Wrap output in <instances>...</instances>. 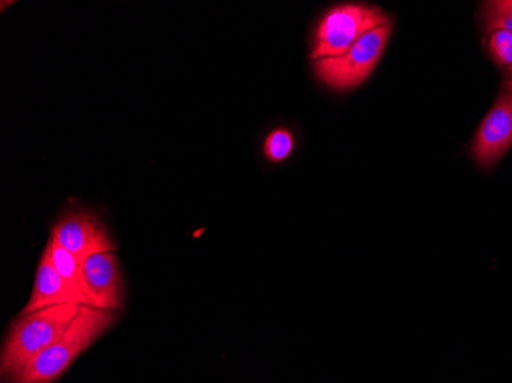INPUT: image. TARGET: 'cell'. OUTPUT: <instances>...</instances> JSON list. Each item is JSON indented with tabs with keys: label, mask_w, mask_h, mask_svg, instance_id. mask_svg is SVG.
I'll use <instances>...</instances> for the list:
<instances>
[{
	"label": "cell",
	"mask_w": 512,
	"mask_h": 383,
	"mask_svg": "<svg viewBox=\"0 0 512 383\" xmlns=\"http://www.w3.org/2000/svg\"><path fill=\"white\" fill-rule=\"evenodd\" d=\"M385 25H391L390 17L379 7L361 4L338 5L319 22L312 59L316 62L342 56L365 34Z\"/></svg>",
	"instance_id": "3957f363"
},
{
	"label": "cell",
	"mask_w": 512,
	"mask_h": 383,
	"mask_svg": "<svg viewBox=\"0 0 512 383\" xmlns=\"http://www.w3.org/2000/svg\"><path fill=\"white\" fill-rule=\"evenodd\" d=\"M79 304H60L20 313L0 354V376L11 380L43 350L56 344L79 315Z\"/></svg>",
	"instance_id": "6da1fadb"
},
{
	"label": "cell",
	"mask_w": 512,
	"mask_h": 383,
	"mask_svg": "<svg viewBox=\"0 0 512 383\" xmlns=\"http://www.w3.org/2000/svg\"><path fill=\"white\" fill-rule=\"evenodd\" d=\"M51 236L80 264L91 256L106 252L114 253L117 250L105 224L97 218V215L86 210L65 215L54 226Z\"/></svg>",
	"instance_id": "8992f818"
},
{
	"label": "cell",
	"mask_w": 512,
	"mask_h": 383,
	"mask_svg": "<svg viewBox=\"0 0 512 383\" xmlns=\"http://www.w3.org/2000/svg\"><path fill=\"white\" fill-rule=\"evenodd\" d=\"M512 148V80L502 83L491 111L471 146L473 160L483 169L493 167Z\"/></svg>",
	"instance_id": "5b68a950"
},
{
	"label": "cell",
	"mask_w": 512,
	"mask_h": 383,
	"mask_svg": "<svg viewBox=\"0 0 512 383\" xmlns=\"http://www.w3.org/2000/svg\"><path fill=\"white\" fill-rule=\"evenodd\" d=\"M117 311L97 310L80 305L79 315L74 319L62 338L34 357L8 383H53L66 373L80 354L96 344L112 327Z\"/></svg>",
	"instance_id": "7a4b0ae2"
},
{
	"label": "cell",
	"mask_w": 512,
	"mask_h": 383,
	"mask_svg": "<svg viewBox=\"0 0 512 383\" xmlns=\"http://www.w3.org/2000/svg\"><path fill=\"white\" fill-rule=\"evenodd\" d=\"M48 244L51 247V258H53L57 272L68 285L69 292L73 293L76 301L83 305L82 289H80V262L68 250L59 246L53 236H51Z\"/></svg>",
	"instance_id": "9c48e42d"
},
{
	"label": "cell",
	"mask_w": 512,
	"mask_h": 383,
	"mask_svg": "<svg viewBox=\"0 0 512 383\" xmlns=\"http://www.w3.org/2000/svg\"><path fill=\"white\" fill-rule=\"evenodd\" d=\"M390 33L391 25L371 30L342 56L316 60L315 73L325 85L336 91L356 88L375 71Z\"/></svg>",
	"instance_id": "277c9868"
},
{
	"label": "cell",
	"mask_w": 512,
	"mask_h": 383,
	"mask_svg": "<svg viewBox=\"0 0 512 383\" xmlns=\"http://www.w3.org/2000/svg\"><path fill=\"white\" fill-rule=\"evenodd\" d=\"M480 20H482L485 33L508 31L512 34V0L485 2L480 10Z\"/></svg>",
	"instance_id": "30bf717a"
},
{
	"label": "cell",
	"mask_w": 512,
	"mask_h": 383,
	"mask_svg": "<svg viewBox=\"0 0 512 383\" xmlns=\"http://www.w3.org/2000/svg\"><path fill=\"white\" fill-rule=\"evenodd\" d=\"M295 148V137L289 129H275L270 132L264 141V155L272 163H281L287 160Z\"/></svg>",
	"instance_id": "8fae6325"
},
{
	"label": "cell",
	"mask_w": 512,
	"mask_h": 383,
	"mask_svg": "<svg viewBox=\"0 0 512 383\" xmlns=\"http://www.w3.org/2000/svg\"><path fill=\"white\" fill-rule=\"evenodd\" d=\"M60 304H79V302L76 301L73 293L69 292L68 285L57 272L53 258H51L50 244H46L45 252H43L39 267H37L36 281H34L30 301L20 313H31V311Z\"/></svg>",
	"instance_id": "ba28073f"
},
{
	"label": "cell",
	"mask_w": 512,
	"mask_h": 383,
	"mask_svg": "<svg viewBox=\"0 0 512 383\" xmlns=\"http://www.w3.org/2000/svg\"><path fill=\"white\" fill-rule=\"evenodd\" d=\"M491 59L500 66L512 68V34L508 31H496L490 34L488 43Z\"/></svg>",
	"instance_id": "7c38bea8"
},
{
	"label": "cell",
	"mask_w": 512,
	"mask_h": 383,
	"mask_svg": "<svg viewBox=\"0 0 512 383\" xmlns=\"http://www.w3.org/2000/svg\"><path fill=\"white\" fill-rule=\"evenodd\" d=\"M506 77L508 80H512V68H506Z\"/></svg>",
	"instance_id": "4fadbf2b"
},
{
	"label": "cell",
	"mask_w": 512,
	"mask_h": 383,
	"mask_svg": "<svg viewBox=\"0 0 512 383\" xmlns=\"http://www.w3.org/2000/svg\"><path fill=\"white\" fill-rule=\"evenodd\" d=\"M80 289L83 305L97 310H122V275L114 253H99L80 264Z\"/></svg>",
	"instance_id": "52a82bcc"
}]
</instances>
